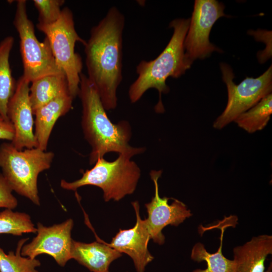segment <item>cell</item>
<instances>
[{
	"instance_id": "22",
	"label": "cell",
	"mask_w": 272,
	"mask_h": 272,
	"mask_svg": "<svg viewBox=\"0 0 272 272\" xmlns=\"http://www.w3.org/2000/svg\"><path fill=\"white\" fill-rule=\"evenodd\" d=\"M37 229L27 214L5 209L0 212V234L21 236L23 233H36Z\"/></svg>"
},
{
	"instance_id": "1",
	"label": "cell",
	"mask_w": 272,
	"mask_h": 272,
	"mask_svg": "<svg viewBox=\"0 0 272 272\" xmlns=\"http://www.w3.org/2000/svg\"><path fill=\"white\" fill-rule=\"evenodd\" d=\"M125 19L116 7L90 30L84 45L87 77L107 110L117 105V89L122 80L123 33Z\"/></svg>"
},
{
	"instance_id": "10",
	"label": "cell",
	"mask_w": 272,
	"mask_h": 272,
	"mask_svg": "<svg viewBox=\"0 0 272 272\" xmlns=\"http://www.w3.org/2000/svg\"><path fill=\"white\" fill-rule=\"evenodd\" d=\"M73 226L72 219L50 227L38 223L37 235L31 242L23 246L21 251L22 256L34 259L40 254H48L51 256L59 265L64 266L72 259L71 231Z\"/></svg>"
},
{
	"instance_id": "13",
	"label": "cell",
	"mask_w": 272,
	"mask_h": 272,
	"mask_svg": "<svg viewBox=\"0 0 272 272\" xmlns=\"http://www.w3.org/2000/svg\"><path fill=\"white\" fill-rule=\"evenodd\" d=\"M131 203L137 218L134 227L127 230L120 229L110 243H105L120 253L129 256L137 272H144L146 266L154 259L148 248L150 236L146 220L141 218L139 202Z\"/></svg>"
},
{
	"instance_id": "18",
	"label": "cell",
	"mask_w": 272,
	"mask_h": 272,
	"mask_svg": "<svg viewBox=\"0 0 272 272\" xmlns=\"http://www.w3.org/2000/svg\"><path fill=\"white\" fill-rule=\"evenodd\" d=\"M14 43V38L11 36L5 37L0 42V115L7 121H10L7 116L8 104L17 84L12 76L9 62Z\"/></svg>"
},
{
	"instance_id": "15",
	"label": "cell",
	"mask_w": 272,
	"mask_h": 272,
	"mask_svg": "<svg viewBox=\"0 0 272 272\" xmlns=\"http://www.w3.org/2000/svg\"><path fill=\"white\" fill-rule=\"evenodd\" d=\"M96 235V234H95ZM98 241L85 243L73 240L71 258L93 272L108 271L110 263L121 256V253L108 246L96 235Z\"/></svg>"
},
{
	"instance_id": "9",
	"label": "cell",
	"mask_w": 272,
	"mask_h": 272,
	"mask_svg": "<svg viewBox=\"0 0 272 272\" xmlns=\"http://www.w3.org/2000/svg\"><path fill=\"white\" fill-rule=\"evenodd\" d=\"M224 5L216 0H195L188 29L184 41L185 55L192 64L215 51L222 50L212 44L209 36L212 27L224 13Z\"/></svg>"
},
{
	"instance_id": "21",
	"label": "cell",
	"mask_w": 272,
	"mask_h": 272,
	"mask_svg": "<svg viewBox=\"0 0 272 272\" xmlns=\"http://www.w3.org/2000/svg\"><path fill=\"white\" fill-rule=\"evenodd\" d=\"M28 238L20 240L16 252L8 253L0 247V272H38L36 268L41 264L36 258L32 259L22 256L21 249Z\"/></svg>"
},
{
	"instance_id": "5",
	"label": "cell",
	"mask_w": 272,
	"mask_h": 272,
	"mask_svg": "<svg viewBox=\"0 0 272 272\" xmlns=\"http://www.w3.org/2000/svg\"><path fill=\"white\" fill-rule=\"evenodd\" d=\"M131 158L122 154L113 161L99 158L92 168L82 173L81 178L71 182L62 179L60 186L76 191L82 186H96L102 190L105 201H119L134 192L141 176L139 167Z\"/></svg>"
},
{
	"instance_id": "27",
	"label": "cell",
	"mask_w": 272,
	"mask_h": 272,
	"mask_svg": "<svg viewBox=\"0 0 272 272\" xmlns=\"http://www.w3.org/2000/svg\"><path fill=\"white\" fill-rule=\"evenodd\" d=\"M105 272H109V270H108V271H105Z\"/></svg>"
},
{
	"instance_id": "7",
	"label": "cell",
	"mask_w": 272,
	"mask_h": 272,
	"mask_svg": "<svg viewBox=\"0 0 272 272\" xmlns=\"http://www.w3.org/2000/svg\"><path fill=\"white\" fill-rule=\"evenodd\" d=\"M17 2L13 24L20 40L22 76L32 82L45 76L64 73L56 63L48 39L45 37L40 42L37 38L34 25L28 16L27 1Z\"/></svg>"
},
{
	"instance_id": "14",
	"label": "cell",
	"mask_w": 272,
	"mask_h": 272,
	"mask_svg": "<svg viewBox=\"0 0 272 272\" xmlns=\"http://www.w3.org/2000/svg\"><path fill=\"white\" fill-rule=\"evenodd\" d=\"M73 100L70 92H66L59 95L34 112V134L38 148L46 150L55 122L60 117L65 115L72 109Z\"/></svg>"
},
{
	"instance_id": "11",
	"label": "cell",
	"mask_w": 272,
	"mask_h": 272,
	"mask_svg": "<svg viewBox=\"0 0 272 272\" xmlns=\"http://www.w3.org/2000/svg\"><path fill=\"white\" fill-rule=\"evenodd\" d=\"M162 173L161 170L151 171L150 175L154 184L155 193L151 201L145 204L148 215L145 220L150 239L159 245L165 242L162 230L166 226H177L192 216L190 210L182 201L173 198V201L169 205L168 200L171 198L160 197L158 179Z\"/></svg>"
},
{
	"instance_id": "16",
	"label": "cell",
	"mask_w": 272,
	"mask_h": 272,
	"mask_svg": "<svg viewBox=\"0 0 272 272\" xmlns=\"http://www.w3.org/2000/svg\"><path fill=\"white\" fill-rule=\"evenodd\" d=\"M271 253V235L263 234L252 237L233 249L236 272H264L265 259Z\"/></svg>"
},
{
	"instance_id": "23",
	"label": "cell",
	"mask_w": 272,
	"mask_h": 272,
	"mask_svg": "<svg viewBox=\"0 0 272 272\" xmlns=\"http://www.w3.org/2000/svg\"><path fill=\"white\" fill-rule=\"evenodd\" d=\"M33 3L38 12V22L41 25H51L59 18L65 3L63 0H33Z\"/></svg>"
},
{
	"instance_id": "3",
	"label": "cell",
	"mask_w": 272,
	"mask_h": 272,
	"mask_svg": "<svg viewBox=\"0 0 272 272\" xmlns=\"http://www.w3.org/2000/svg\"><path fill=\"white\" fill-rule=\"evenodd\" d=\"M189 22L190 19L178 18L172 20L169 27L173 28V33L163 51L156 58L150 61L143 60L137 65V78L128 91L131 103L138 102L149 89H155L159 95L155 111L158 113L164 111L162 94L168 93L170 90L166 85V80L169 77L178 78L192 64L186 58L184 48Z\"/></svg>"
},
{
	"instance_id": "24",
	"label": "cell",
	"mask_w": 272,
	"mask_h": 272,
	"mask_svg": "<svg viewBox=\"0 0 272 272\" xmlns=\"http://www.w3.org/2000/svg\"><path fill=\"white\" fill-rule=\"evenodd\" d=\"M13 190L0 172V208L13 210L18 205V200L12 193Z\"/></svg>"
},
{
	"instance_id": "20",
	"label": "cell",
	"mask_w": 272,
	"mask_h": 272,
	"mask_svg": "<svg viewBox=\"0 0 272 272\" xmlns=\"http://www.w3.org/2000/svg\"><path fill=\"white\" fill-rule=\"evenodd\" d=\"M272 113V95H267L234 121L238 126L248 133L263 129L267 124Z\"/></svg>"
},
{
	"instance_id": "2",
	"label": "cell",
	"mask_w": 272,
	"mask_h": 272,
	"mask_svg": "<svg viewBox=\"0 0 272 272\" xmlns=\"http://www.w3.org/2000/svg\"><path fill=\"white\" fill-rule=\"evenodd\" d=\"M82 106L81 125L84 138L89 144L90 165L110 152L117 153L132 158L143 153L144 147H133L129 144L131 126L126 120L113 123L108 118L99 94L87 75H80L78 93Z\"/></svg>"
},
{
	"instance_id": "19",
	"label": "cell",
	"mask_w": 272,
	"mask_h": 272,
	"mask_svg": "<svg viewBox=\"0 0 272 272\" xmlns=\"http://www.w3.org/2000/svg\"><path fill=\"white\" fill-rule=\"evenodd\" d=\"M228 226L224 225L220 227L221 231L220 245L216 252L209 253L203 244L200 242L196 243L193 246L191 258L198 262L205 261L207 265L206 269H196L193 272H236V264L234 260L226 258L222 252L224 232Z\"/></svg>"
},
{
	"instance_id": "12",
	"label": "cell",
	"mask_w": 272,
	"mask_h": 272,
	"mask_svg": "<svg viewBox=\"0 0 272 272\" xmlns=\"http://www.w3.org/2000/svg\"><path fill=\"white\" fill-rule=\"evenodd\" d=\"M30 83L22 76L19 78L7 106V116L15 131L14 139L11 143L20 151L24 148H37L33 130L34 114L29 100Z\"/></svg>"
},
{
	"instance_id": "26",
	"label": "cell",
	"mask_w": 272,
	"mask_h": 272,
	"mask_svg": "<svg viewBox=\"0 0 272 272\" xmlns=\"http://www.w3.org/2000/svg\"><path fill=\"white\" fill-rule=\"evenodd\" d=\"M264 272H272V265H271V262H270L267 269L266 271Z\"/></svg>"
},
{
	"instance_id": "25",
	"label": "cell",
	"mask_w": 272,
	"mask_h": 272,
	"mask_svg": "<svg viewBox=\"0 0 272 272\" xmlns=\"http://www.w3.org/2000/svg\"><path fill=\"white\" fill-rule=\"evenodd\" d=\"M14 134V128L11 121L6 120L0 115V140L12 142Z\"/></svg>"
},
{
	"instance_id": "8",
	"label": "cell",
	"mask_w": 272,
	"mask_h": 272,
	"mask_svg": "<svg viewBox=\"0 0 272 272\" xmlns=\"http://www.w3.org/2000/svg\"><path fill=\"white\" fill-rule=\"evenodd\" d=\"M222 78L228 92V102L222 113L213 124L215 128L221 129L249 110L262 98L271 93L272 67L259 77H246L240 84L233 82L234 75L231 67L225 63H220Z\"/></svg>"
},
{
	"instance_id": "17",
	"label": "cell",
	"mask_w": 272,
	"mask_h": 272,
	"mask_svg": "<svg viewBox=\"0 0 272 272\" xmlns=\"http://www.w3.org/2000/svg\"><path fill=\"white\" fill-rule=\"evenodd\" d=\"M66 92L70 91L64 73L45 76L32 82L29 100L33 114L38 109Z\"/></svg>"
},
{
	"instance_id": "6",
	"label": "cell",
	"mask_w": 272,
	"mask_h": 272,
	"mask_svg": "<svg viewBox=\"0 0 272 272\" xmlns=\"http://www.w3.org/2000/svg\"><path fill=\"white\" fill-rule=\"evenodd\" d=\"M36 26L48 39L56 63L64 73L70 93L75 99L78 95L83 68L82 58L75 52V46L77 42L84 46L86 41L76 30L72 11L65 7L54 23L48 25L37 24Z\"/></svg>"
},
{
	"instance_id": "4",
	"label": "cell",
	"mask_w": 272,
	"mask_h": 272,
	"mask_svg": "<svg viewBox=\"0 0 272 272\" xmlns=\"http://www.w3.org/2000/svg\"><path fill=\"white\" fill-rule=\"evenodd\" d=\"M54 154L38 148L18 150L11 143L0 145V167L13 191L40 205L39 174L50 168Z\"/></svg>"
}]
</instances>
